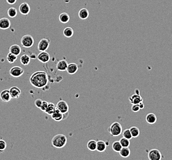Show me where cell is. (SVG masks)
Segmentation results:
<instances>
[{
  "mask_svg": "<svg viewBox=\"0 0 172 160\" xmlns=\"http://www.w3.org/2000/svg\"><path fill=\"white\" fill-rule=\"evenodd\" d=\"M107 147V144L103 140H98L97 142L96 150L99 152H104L106 151Z\"/></svg>",
  "mask_w": 172,
  "mask_h": 160,
  "instance_id": "obj_21",
  "label": "cell"
},
{
  "mask_svg": "<svg viewBox=\"0 0 172 160\" xmlns=\"http://www.w3.org/2000/svg\"><path fill=\"white\" fill-rule=\"evenodd\" d=\"M37 58L41 63L46 64V63H48L50 60L51 56L48 52L46 51H41L38 54Z\"/></svg>",
  "mask_w": 172,
  "mask_h": 160,
  "instance_id": "obj_9",
  "label": "cell"
},
{
  "mask_svg": "<svg viewBox=\"0 0 172 160\" xmlns=\"http://www.w3.org/2000/svg\"><path fill=\"white\" fill-rule=\"evenodd\" d=\"M42 102H43V100L41 99H38L35 100V106H37V108H38V109L40 108V106H41V105L42 104Z\"/></svg>",
  "mask_w": 172,
  "mask_h": 160,
  "instance_id": "obj_37",
  "label": "cell"
},
{
  "mask_svg": "<svg viewBox=\"0 0 172 160\" xmlns=\"http://www.w3.org/2000/svg\"><path fill=\"white\" fill-rule=\"evenodd\" d=\"M67 143V138L64 134H57L51 140L52 145L56 149H62L64 147Z\"/></svg>",
  "mask_w": 172,
  "mask_h": 160,
  "instance_id": "obj_2",
  "label": "cell"
},
{
  "mask_svg": "<svg viewBox=\"0 0 172 160\" xmlns=\"http://www.w3.org/2000/svg\"><path fill=\"white\" fill-rule=\"evenodd\" d=\"M51 1H53V0H51Z\"/></svg>",
  "mask_w": 172,
  "mask_h": 160,
  "instance_id": "obj_42",
  "label": "cell"
},
{
  "mask_svg": "<svg viewBox=\"0 0 172 160\" xmlns=\"http://www.w3.org/2000/svg\"><path fill=\"white\" fill-rule=\"evenodd\" d=\"M56 106V109H58L64 115L68 114L69 107H68V105L65 101L59 100Z\"/></svg>",
  "mask_w": 172,
  "mask_h": 160,
  "instance_id": "obj_7",
  "label": "cell"
},
{
  "mask_svg": "<svg viewBox=\"0 0 172 160\" xmlns=\"http://www.w3.org/2000/svg\"><path fill=\"white\" fill-rule=\"evenodd\" d=\"M74 31L72 28L71 27H66L63 30V34L64 36L67 38H71L74 35Z\"/></svg>",
  "mask_w": 172,
  "mask_h": 160,
  "instance_id": "obj_24",
  "label": "cell"
},
{
  "mask_svg": "<svg viewBox=\"0 0 172 160\" xmlns=\"http://www.w3.org/2000/svg\"><path fill=\"white\" fill-rule=\"evenodd\" d=\"M56 106L53 103H51V102H49L48 103V108L46 109V110L45 111V112L49 115H51V114H52L55 110H56Z\"/></svg>",
  "mask_w": 172,
  "mask_h": 160,
  "instance_id": "obj_25",
  "label": "cell"
},
{
  "mask_svg": "<svg viewBox=\"0 0 172 160\" xmlns=\"http://www.w3.org/2000/svg\"><path fill=\"white\" fill-rule=\"evenodd\" d=\"M9 51V52L12 53V54H13L18 56L19 55H20V54L22 52L21 47L18 44H13V45L11 46Z\"/></svg>",
  "mask_w": 172,
  "mask_h": 160,
  "instance_id": "obj_18",
  "label": "cell"
},
{
  "mask_svg": "<svg viewBox=\"0 0 172 160\" xmlns=\"http://www.w3.org/2000/svg\"><path fill=\"white\" fill-rule=\"evenodd\" d=\"M138 105H139V106H140V110L141 109L142 110V109H143L144 108V104L143 102H140V103H138Z\"/></svg>",
  "mask_w": 172,
  "mask_h": 160,
  "instance_id": "obj_39",
  "label": "cell"
},
{
  "mask_svg": "<svg viewBox=\"0 0 172 160\" xmlns=\"http://www.w3.org/2000/svg\"><path fill=\"white\" fill-rule=\"evenodd\" d=\"M50 42L51 40L49 39H47V38H43L41 39L38 44V49L39 51L41 52V51H46L49 47V44H50Z\"/></svg>",
  "mask_w": 172,
  "mask_h": 160,
  "instance_id": "obj_8",
  "label": "cell"
},
{
  "mask_svg": "<svg viewBox=\"0 0 172 160\" xmlns=\"http://www.w3.org/2000/svg\"><path fill=\"white\" fill-rule=\"evenodd\" d=\"M148 158L150 160H160L163 158L160 150L157 149H152L148 152Z\"/></svg>",
  "mask_w": 172,
  "mask_h": 160,
  "instance_id": "obj_5",
  "label": "cell"
},
{
  "mask_svg": "<svg viewBox=\"0 0 172 160\" xmlns=\"http://www.w3.org/2000/svg\"><path fill=\"white\" fill-rule=\"evenodd\" d=\"M21 43L23 47L25 48H30L32 47L34 44V39L31 35L25 34L22 37Z\"/></svg>",
  "mask_w": 172,
  "mask_h": 160,
  "instance_id": "obj_4",
  "label": "cell"
},
{
  "mask_svg": "<svg viewBox=\"0 0 172 160\" xmlns=\"http://www.w3.org/2000/svg\"><path fill=\"white\" fill-rule=\"evenodd\" d=\"M108 130L112 136H119L122 132V126L118 122H114L111 124Z\"/></svg>",
  "mask_w": 172,
  "mask_h": 160,
  "instance_id": "obj_3",
  "label": "cell"
},
{
  "mask_svg": "<svg viewBox=\"0 0 172 160\" xmlns=\"http://www.w3.org/2000/svg\"><path fill=\"white\" fill-rule=\"evenodd\" d=\"M17 1H18V0H6L7 3L9 5H14L17 2Z\"/></svg>",
  "mask_w": 172,
  "mask_h": 160,
  "instance_id": "obj_38",
  "label": "cell"
},
{
  "mask_svg": "<svg viewBox=\"0 0 172 160\" xmlns=\"http://www.w3.org/2000/svg\"><path fill=\"white\" fill-rule=\"evenodd\" d=\"M48 103L49 102H48L47 101H45V100H43L42 102V104L40 106V110L43 112H45V111L46 110V109L48 108Z\"/></svg>",
  "mask_w": 172,
  "mask_h": 160,
  "instance_id": "obj_35",
  "label": "cell"
},
{
  "mask_svg": "<svg viewBox=\"0 0 172 160\" xmlns=\"http://www.w3.org/2000/svg\"><path fill=\"white\" fill-rule=\"evenodd\" d=\"M10 75L14 78H19L24 73V70L19 66H14L9 70Z\"/></svg>",
  "mask_w": 172,
  "mask_h": 160,
  "instance_id": "obj_6",
  "label": "cell"
},
{
  "mask_svg": "<svg viewBox=\"0 0 172 160\" xmlns=\"http://www.w3.org/2000/svg\"><path fill=\"white\" fill-rule=\"evenodd\" d=\"M11 27V21L9 19L3 17L0 19V29L7 30Z\"/></svg>",
  "mask_w": 172,
  "mask_h": 160,
  "instance_id": "obj_14",
  "label": "cell"
},
{
  "mask_svg": "<svg viewBox=\"0 0 172 160\" xmlns=\"http://www.w3.org/2000/svg\"><path fill=\"white\" fill-rule=\"evenodd\" d=\"M131 109L133 112H138L140 110L138 104H132Z\"/></svg>",
  "mask_w": 172,
  "mask_h": 160,
  "instance_id": "obj_36",
  "label": "cell"
},
{
  "mask_svg": "<svg viewBox=\"0 0 172 160\" xmlns=\"http://www.w3.org/2000/svg\"><path fill=\"white\" fill-rule=\"evenodd\" d=\"M49 78L48 74L44 71H37L33 73L30 78V84L36 88H44L48 85Z\"/></svg>",
  "mask_w": 172,
  "mask_h": 160,
  "instance_id": "obj_1",
  "label": "cell"
},
{
  "mask_svg": "<svg viewBox=\"0 0 172 160\" xmlns=\"http://www.w3.org/2000/svg\"><path fill=\"white\" fill-rule=\"evenodd\" d=\"M7 147V144L5 140L1 139L0 140V153L3 152Z\"/></svg>",
  "mask_w": 172,
  "mask_h": 160,
  "instance_id": "obj_33",
  "label": "cell"
},
{
  "mask_svg": "<svg viewBox=\"0 0 172 160\" xmlns=\"http://www.w3.org/2000/svg\"><path fill=\"white\" fill-rule=\"evenodd\" d=\"M51 118L56 121H61L64 119V115L58 109H56L55 112L51 115Z\"/></svg>",
  "mask_w": 172,
  "mask_h": 160,
  "instance_id": "obj_16",
  "label": "cell"
},
{
  "mask_svg": "<svg viewBox=\"0 0 172 160\" xmlns=\"http://www.w3.org/2000/svg\"><path fill=\"white\" fill-rule=\"evenodd\" d=\"M120 155L122 158H128L130 156L131 154V151L129 147H122V149L119 152Z\"/></svg>",
  "mask_w": 172,
  "mask_h": 160,
  "instance_id": "obj_23",
  "label": "cell"
},
{
  "mask_svg": "<svg viewBox=\"0 0 172 160\" xmlns=\"http://www.w3.org/2000/svg\"><path fill=\"white\" fill-rule=\"evenodd\" d=\"M89 15V11L87 8H82L78 12V17L81 20L87 19L88 18Z\"/></svg>",
  "mask_w": 172,
  "mask_h": 160,
  "instance_id": "obj_19",
  "label": "cell"
},
{
  "mask_svg": "<svg viewBox=\"0 0 172 160\" xmlns=\"http://www.w3.org/2000/svg\"><path fill=\"white\" fill-rule=\"evenodd\" d=\"M130 140L125 138V137H122L120 139L119 142L120 144H121L122 147H129L130 145Z\"/></svg>",
  "mask_w": 172,
  "mask_h": 160,
  "instance_id": "obj_29",
  "label": "cell"
},
{
  "mask_svg": "<svg viewBox=\"0 0 172 160\" xmlns=\"http://www.w3.org/2000/svg\"><path fill=\"white\" fill-rule=\"evenodd\" d=\"M19 12H21V14L24 15H27L30 12V6L27 3L24 2L19 6Z\"/></svg>",
  "mask_w": 172,
  "mask_h": 160,
  "instance_id": "obj_11",
  "label": "cell"
},
{
  "mask_svg": "<svg viewBox=\"0 0 172 160\" xmlns=\"http://www.w3.org/2000/svg\"><path fill=\"white\" fill-rule=\"evenodd\" d=\"M112 150L114 152L119 153L120 150L122 149V147L121 144H120L119 141H115L112 145Z\"/></svg>",
  "mask_w": 172,
  "mask_h": 160,
  "instance_id": "obj_30",
  "label": "cell"
},
{
  "mask_svg": "<svg viewBox=\"0 0 172 160\" xmlns=\"http://www.w3.org/2000/svg\"><path fill=\"white\" fill-rule=\"evenodd\" d=\"M30 56H28V54H24L22 55L21 58H20V61L22 65L26 66L28 65L30 62Z\"/></svg>",
  "mask_w": 172,
  "mask_h": 160,
  "instance_id": "obj_27",
  "label": "cell"
},
{
  "mask_svg": "<svg viewBox=\"0 0 172 160\" xmlns=\"http://www.w3.org/2000/svg\"><path fill=\"white\" fill-rule=\"evenodd\" d=\"M97 147V142L95 140H90L87 143V148L90 151H95L96 150Z\"/></svg>",
  "mask_w": 172,
  "mask_h": 160,
  "instance_id": "obj_26",
  "label": "cell"
},
{
  "mask_svg": "<svg viewBox=\"0 0 172 160\" xmlns=\"http://www.w3.org/2000/svg\"><path fill=\"white\" fill-rule=\"evenodd\" d=\"M17 59H18V56L13 54L11 52L8 53V54L7 55V57H6V59L9 64H13L14 62H15Z\"/></svg>",
  "mask_w": 172,
  "mask_h": 160,
  "instance_id": "obj_32",
  "label": "cell"
},
{
  "mask_svg": "<svg viewBox=\"0 0 172 160\" xmlns=\"http://www.w3.org/2000/svg\"><path fill=\"white\" fill-rule=\"evenodd\" d=\"M8 15L11 18H14L17 15H18V10L15 8H10L8 10Z\"/></svg>",
  "mask_w": 172,
  "mask_h": 160,
  "instance_id": "obj_31",
  "label": "cell"
},
{
  "mask_svg": "<svg viewBox=\"0 0 172 160\" xmlns=\"http://www.w3.org/2000/svg\"><path fill=\"white\" fill-rule=\"evenodd\" d=\"M30 59H37V56H36V55H35V54H31V56H30Z\"/></svg>",
  "mask_w": 172,
  "mask_h": 160,
  "instance_id": "obj_40",
  "label": "cell"
},
{
  "mask_svg": "<svg viewBox=\"0 0 172 160\" xmlns=\"http://www.w3.org/2000/svg\"><path fill=\"white\" fill-rule=\"evenodd\" d=\"M0 99H2V101L5 102H9L12 97L9 93V90H5L2 91V93H0Z\"/></svg>",
  "mask_w": 172,
  "mask_h": 160,
  "instance_id": "obj_13",
  "label": "cell"
},
{
  "mask_svg": "<svg viewBox=\"0 0 172 160\" xmlns=\"http://www.w3.org/2000/svg\"><path fill=\"white\" fill-rule=\"evenodd\" d=\"M122 134H123V137H125V138H127L129 140H131L133 137L131 136V132L130 131V129H127L125 130L124 131V132H122Z\"/></svg>",
  "mask_w": 172,
  "mask_h": 160,
  "instance_id": "obj_34",
  "label": "cell"
},
{
  "mask_svg": "<svg viewBox=\"0 0 172 160\" xmlns=\"http://www.w3.org/2000/svg\"><path fill=\"white\" fill-rule=\"evenodd\" d=\"M78 70V65L75 63H71L68 64L66 71L69 75H74L77 72Z\"/></svg>",
  "mask_w": 172,
  "mask_h": 160,
  "instance_id": "obj_12",
  "label": "cell"
},
{
  "mask_svg": "<svg viewBox=\"0 0 172 160\" xmlns=\"http://www.w3.org/2000/svg\"><path fill=\"white\" fill-rule=\"evenodd\" d=\"M130 131L131 132L133 138H136L140 136V131L138 128H137L136 126H133L130 128Z\"/></svg>",
  "mask_w": 172,
  "mask_h": 160,
  "instance_id": "obj_28",
  "label": "cell"
},
{
  "mask_svg": "<svg viewBox=\"0 0 172 160\" xmlns=\"http://www.w3.org/2000/svg\"><path fill=\"white\" fill-rule=\"evenodd\" d=\"M129 101L131 104H138L141 102H143V99L140 94H134L129 97Z\"/></svg>",
  "mask_w": 172,
  "mask_h": 160,
  "instance_id": "obj_15",
  "label": "cell"
},
{
  "mask_svg": "<svg viewBox=\"0 0 172 160\" xmlns=\"http://www.w3.org/2000/svg\"><path fill=\"white\" fill-rule=\"evenodd\" d=\"M134 94H140V90H138V89H136V90H135V91H134Z\"/></svg>",
  "mask_w": 172,
  "mask_h": 160,
  "instance_id": "obj_41",
  "label": "cell"
},
{
  "mask_svg": "<svg viewBox=\"0 0 172 160\" xmlns=\"http://www.w3.org/2000/svg\"><path fill=\"white\" fill-rule=\"evenodd\" d=\"M9 90V93H10V94L11 96L12 99L19 98L20 97V96L21 95V93H22L21 90L18 87H17V86L11 87Z\"/></svg>",
  "mask_w": 172,
  "mask_h": 160,
  "instance_id": "obj_10",
  "label": "cell"
},
{
  "mask_svg": "<svg viewBox=\"0 0 172 160\" xmlns=\"http://www.w3.org/2000/svg\"><path fill=\"white\" fill-rule=\"evenodd\" d=\"M157 118L156 115L153 113H148L146 116V121L149 124H154L157 122Z\"/></svg>",
  "mask_w": 172,
  "mask_h": 160,
  "instance_id": "obj_20",
  "label": "cell"
},
{
  "mask_svg": "<svg viewBox=\"0 0 172 160\" xmlns=\"http://www.w3.org/2000/svg\"><path fill=\"white\" fill-rule=\"evenodd\" d=\"M59 20L62 24H67L70 21V16L67 12H62L59 16Z\"/></svg>",
  "mask_w": 172,
  "mask_h": 160,
  "instance_id": "obj_22",
  "label": "cell"
},
{
  "mask_svg": "<svg viewBox=\"0 0 172 160\" xmlns=\"http://www.w3.org/2000/svg\"><path fill=\"white\" fill-rule=\"evenodd\" d=\"M68 66V63L65 60H59L56 64V69L61 72L66 71Z\"/></svg>",
  "mask_w": 172,
  "mask_h": 160,
  "instance_id": "obj_17",
  "label": "cell"
}]
</instances>
